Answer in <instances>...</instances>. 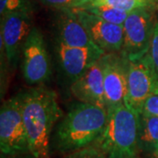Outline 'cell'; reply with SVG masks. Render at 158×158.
I'll use <instances>...</instances> for the list:
<instances>
[{"label":"cell","instance_id":"obj_1","mask_svg":"<svg viewBox=\"0 0 158 158\" xmlns=\"http://www.w3.org/2000/svg\"><path fill=\"white\" fill-rule=\"evenodd\" d=\"M19 95L30 153L35 158H48L53 128L62 115L56 94L38 87Z\"/></svg>","mask_w":158,"mask_h":158},{"label":"cell","instance_id":"obj_2","mask_svg":"<svg viewBox=\"0 0 158 158\" xmlns=\"http://www.w3.org/2000/svg\"><path fill=\"white\" fill-rule=\"evenodd\" d=\"M107 121L106 109L77 102L57 124L51 138V147L62 153H73L93 145Z\"/></svg>","mask_w":158,"mask_h":158},{"label":"cell","instance_id":"obj_3","mask_svg":"<svg viewBox=\"0 0 158 158\" xmlns=\"http://www.w3.org/2000/svg\"><path fill=\"white\" fill-rule=\"evenodd\" d=\"M140 115L125 104L107 111L106 127L96 146L106 158H134L139 150Z\"/></svg>","mask_w":158,"mask_h":158},{"label":"cell","instance_id":"obj_4","mask_svg":"<svg viewBox=\"0 0 158 158\" xmlns=\"http://www.w3.org/2000/svg\"><path fill=\"white\" fill-rule=\"evenodd\" d=\"M156 8H141L129 12L124 25V40L119 52L128 61L145 56L153 36Z\"/></svg>","mask_w":158,"mask_h":158},{"label":"cell","instance_id":"obj_5","mask_svg":"<svg viewBox=\"0 0 158 158\" xmlns=\"http://www.w3.org/2000/svg\"><path fill=\"white\" fill-rule=\"evenodd\" d=\"M1 154L30 153L19 95L3 103L0 109Z\"/></svg>","mask_w":158,"mask_h":158},{"label":"cell","instance_id":"obj_6","mask_svg":"<svg viewBox=\"0 0 158 158\" xmlns=\"http://www.w3.org/2000/svg\"><path fill=\"white\" fill-rule=\"evenodd\" d=\"M157 92L158 80L147 55L141 59L129 61L125 105L141 115L145 101Z\"/></svg>","mask_w":158,"mask_h":158},{"label":"cell","instance_id":"obj_7","mask_svg":"<svg viewBox=\"0 0 158 158\" xmlns=\"http://www.w3.org/2000/svg\"><path fill=\"white\" fill-rule=\"evenodd\" d=\"M21 69L24 79L29 85H40L51 76L50 57L43 34L34 27L23 47Z\"/></svg>","mask_w":158,"mask_h":158},{"label":"cell","instance_id":"obj_8","mask_svg":"<svg viewBox=\"0 0 158 158\" xmlns=\"http://www.w3.org/2000/svg\"><path fill=\"white\" fill-rule=\"evenodd\" d=\"M34 27L30 12H10L1 16L0 44L11 67H15L21 57L23 47Z\"/></svg>","mask_w":158,"mask_h":158},{"label":"cell","instance_id":"obj_9","mask_svg":"<svg viewBox=\"0 0 158 158\" xmlns=\"http://www.w3.org/2000/svg\"><path fill=\"white\" fill-rule=\"evenodd\" d=\"M129 61L120 53L104 56V87L106 111L125 104Z\"/></svg>","mask_w":158,"mask_h":158},{"label":"cell","instance_id":"obj_10","mask_svg":"<svg viewBox=\"0 0 158 158\" xmlns=\"http://www.w3.org/2000/svg\"><path fill=\"white\" fill-rule=\"evenodd\" d=\"M91 40L107 53H119L124 40L123 26L107 22L83 9L73 10Z\"/></svg>","mask_w":158,"mask_h":158},{"label":"cell","instance_id":"obj_11","mask_svg":"<svg viewBox=\"0 0 158 158\" xmlns=\"http://www.w3.org/2000/svg\"><path fill=\"white\" fill-rule=\"evenodd\" d=\"M55 52L62 73L71 84L106 54L98 46L71 48L56 41Z\"/></svg>","mask_w":158,"mask_h":158},{"label":"cell","instance_id":"obj_12","mask_svg":"<svg viewBox=\"0 0 158 158\" xmlns=\"http://www.w3.org/2000/svg\"><path fill=\"white\" fill-rule=\"evenodd\" d=\"M104 56L74 81L70 90L78 101L106 110L104 87Z\"/></svg>","mask_w":158,"mask_h":158},{"label":"cell","instance_id":"obj_13","mask_svg":"<svg viewBox=\"0 0 158 158\" xmlns=\"http://www.w3.org/2000/svg\"><path fill=\"white\" fill-rule=\"evenodd\" d=\"M56 22V42L71 48H87L97 46L73 10L59 11Z\"/></svg>","mask_w":158,"mask_h":158},{"label":"cell","instance_id":"obj_14","mask_svg":"<svg viewBox=\"0 0 158 158\" xmlns=\"http://www.w3.org/2000/svg\"><path fill=\"white\" fill-rule=\"evenodd\" d=\"M139 150L154 156L158 154V117L140 115L138 130Z\"/></svg>","mask_w":158,"mask_h":158},{"label":"cell","instance_id":"obj_15","mask_svg":"<svg viewBox=\"0 0 158 158\" xmlns=\"http://www.w3.org/2000/svg\"><path fill=\"white\" fill-rule=\"evenodd\" d=\"M90 6H113L131 12L141 8L158 9V0H91Z\"/></svg>","mask_w":158,"mask_h":158},{"label":"cell","instance_id":"obj_16","mask_svg":"<svg viewBox=\"0 0 158 158\" xmlns=\"http://www.w3.org/2000/svg\"><path fill=\"white\" fill-rule=\"evenodd\" d=\"M83 10L115 25L123 26L129 12L108 6H90Z\"/></svg>","mask_w":158,"mask_h":158},{"label":"cell","instance_id":"obj_17","mask_svg":"<svg viewBox=\"0 0 158 158\" xmlns=\"http://www.w3.org/2000/svg\"><path fill=\"white\" fill-rule=\"evenodd\" d=\"M44 6L58 11L85 9L90 6L91 0H39Z\"/></svg>","mask_w":158,"mask_h":158},{"label":"cell","instance_id":"obj_18","mask_svg":"<svg viewBox=\"0 0 158 158\" xmlns=\"http://www.w3.org/2000/svg\"><path fill=\"white\" fill-rule=\"evenodd\" d=\"M10 12L32 13V6L28 0H0V15Z\"/></svg>","mask_w":158,"mask_h":158},{"label":"cell","instance_id":"obj_19","mask_svg":"<svg viewBox=\"0 0 158 158\" xmlns=\"http://www.w3.org/2000/svg\"><path fill=\"white\" fill-rule=\"evenodd\" d=\"M154 74L158 80V18L155 25L150 47L147 54Z\"/></svg>","mask_w":158,"mask_h":158},{"label":"cell","instance_id":"obj_20","mask_svg":"<svg viewBox=\"0 0 158 158\" xmlns=\"http://www.w3.org/2000/svg\"><path fill=\"white\" fill-rule=\"evenodd\" d=\"M67 158H106L104 154L96 146L91 145L80 150L70 153Z\"/></svg>","mask_w":158,"mask_h":158},{"label":"cell","instance_id":"obj_21","mask_svg":"<svg viewBox=\"0 0 158 158\" xmlns=\"http://www.w3.org/2000/svg\"><path fill=\"white\" fill-rule=\"evenodd\" d=\"M141 113L158 117V93L151 95L145 101Z\"/></svg>","mask_w":158,"mask_h":158},{"label":"cell","instance_id":"obj_22","mask_svg":"<svg viewBox=\"0 0 158 158\" xmlns=\"http://www.w3.org/2000/svg\"><path fill=\"white\" fill-rule=\"evenodd\" d=\"M0 158H35L31 153H19V154H1Z\"/></svg>","mask_w":158,"mask_h":158},{"label":"cell","instance_id":"obj_23","mask_svg":"<svg viewBox=\"0 0 158 158\" xmlns=\"http://www.w3.org/2000/svg\"><path fill=\"white\" fill-rule=\"evenodd\" d=\"M156 157L158 158V154H157V155H156Z\"/></svg>","mask_w":158,"mask_h":158},{"label":"cell","instance_id":"obj_24","mask_svg":"<svg viewBox=\"0 0 158 158\" xmlns=\"http://www.w3.org/2000/svg\"><path fill=\"white\" fill-rule=\"evenodd\" d=\"M134 158H139L138 156H135V157H134Z\"/></svg>","mask_w":158,"mask_h":158},{"label":"cell","instance_id":"obj_25","mask_svg":"<svg viewBox=\"0 0 158 158\" xmlns=\"http://www.w3.org/2000/svg\"><path fill=\"white\" fill-rule=\"evenodd\" d=\"M157 93H158V92H157Z\"/></svg>","mask_w":158,"mask_h":158}]
</instances>
